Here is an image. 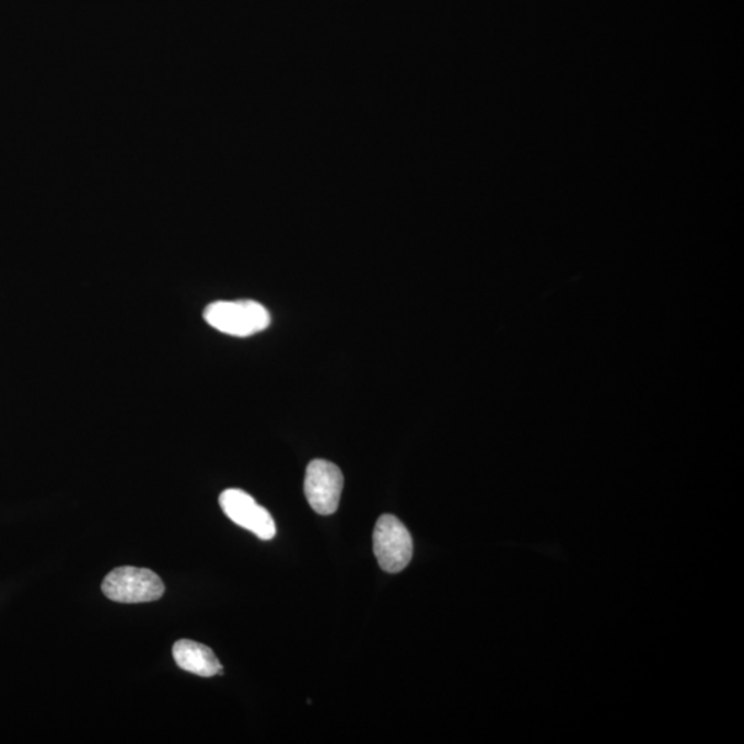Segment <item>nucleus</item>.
<instances>
[{"mask_svg": "<svg viewBox=\"0 0 744 744\" xmlns=\"http://www.w3.org/2000/svg\"><path fill=\"white\" fill-rule=\"evenodd\" d=\"M103 593L116 603H152L162 598L164 584L155 572L147 568L120 567L106 576Z\"/></svg>", "mask_w": 744, "mask_h": 744, "instance_id": "nucleus-2", "label": "nucleus"}, {"mask_svg": "<svg viewBox=\"0 0 744 744\" xmlns=\"http://www.w3.org/2000/svg\"><path fill=\"white\" fill-rule=\"evenodd\" d=\"M175 663L185 672L200 677L223 674V667L211 648L193 640H179L173 647Z\"/></svg>", "mask_w": 744, "mask_h": 744, "instance_id": "nucleus-6", "label": "nucleus"}, {"mask_svg": "<svg viewBox=\"0 0 744 744\" xmlns=\"http://www.w3.org/2000/svg\"><path fill=\"white\" fill-rule=\"evenodd\" d=\"M372 540L382 570L397 573L408 567L414 553L412 538L406 525L396 515H381L376 521Z\"/></svg>", "mask_w": 744, "mask_h": 744, "instance_id": "nucleus-3", "label": "nucleus"}, {"mask_svg": "<svg viewBox=\"0 0 744 744\" xmlns=\"http://www.w3.org/2000/svg\"><path fill=\"white\" fill-rule=\"evenodd\" d=\"M204 316L218 332L241 338L264 332L270 324L267 307L252 300L212 302Z\"/></svg>", "mask_w": 744, "mask_h": 744, "instance_id": "nucleus-1", "label": "nucleus"}, {"mask_svg": "<svg viewBox=\"0 0 744 744\" xmlns=\"http://www.w3.org/2000/svg\"><path fill=\"white\" fill-rule=\"evenodd\" d=\"M305 497L316 513L329 515L337 512L344 490V475L333 462L312 461L304 484Z\"/></svg>", "mask_w": 744, "mask_h": 744, "instance_id": "nucleus-4", "label": "nucleus"}, {"mask_svg": "<svg viewBox=\"0 0 744 744\" xmlns=\"http://www.w3.org/2000/svg\"><path fill=\"white\" fill-rule=\"evenodd\" d=\"M223 513L233 523L257 535L259 539L270 540L276 536V524L272 514L260 507L247 492L231 488L223 491L220 497Z\"/></svg>", "mask_w": 744, "mask_h": 744, "instance_id": "nucleus-5", "label": "nucleus"}]
</instances>
